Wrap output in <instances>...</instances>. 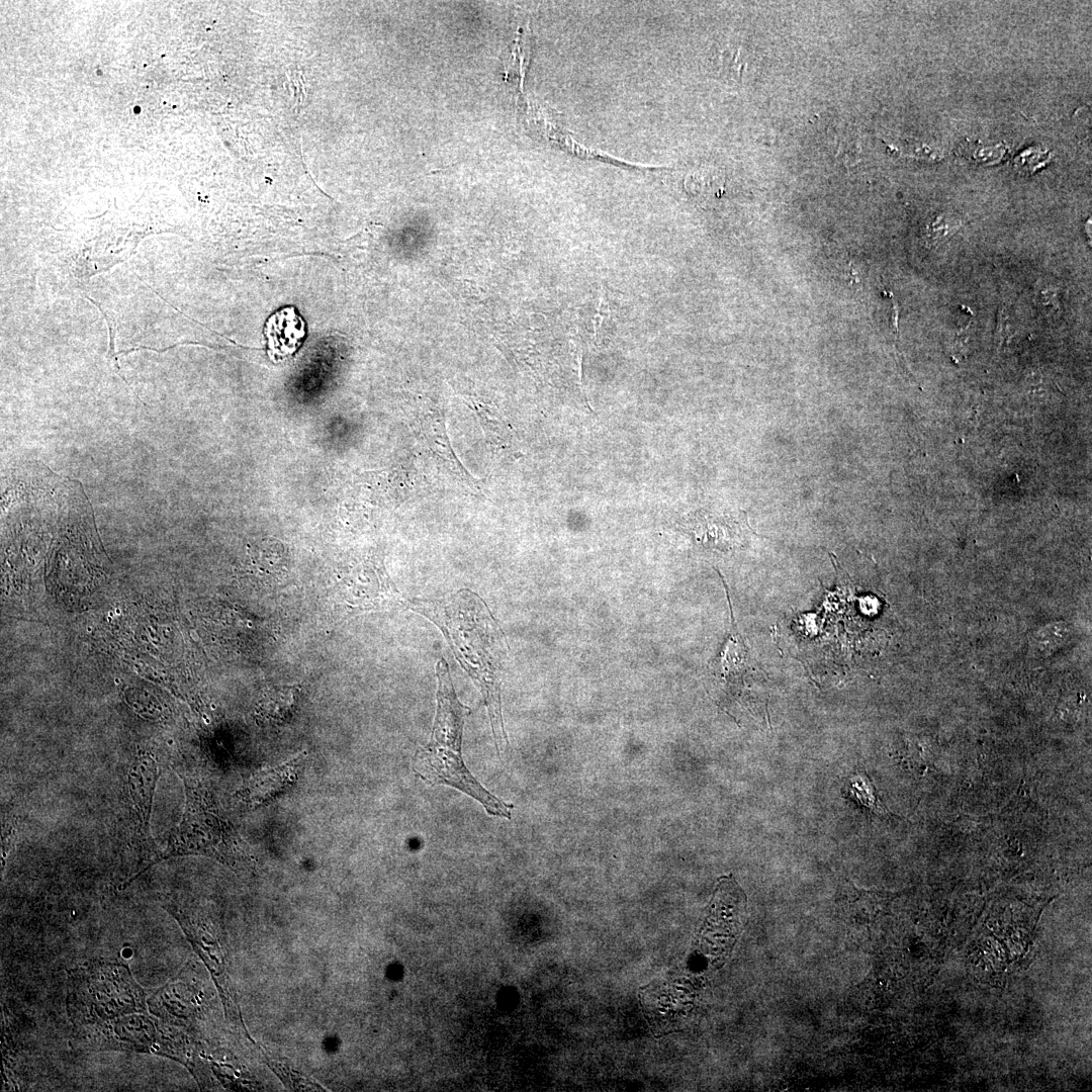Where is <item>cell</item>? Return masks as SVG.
Here are the masks:
<instances>
[{
	"label": "cell",
	"mask_w": 1092,
	"mask_h": 1092,
	"mask_svg": "<svg viewBox=\"0 0 1092 1092\" xmlns=\"http://www.w3.org/2000/svg\"><path fill=\"white\" fill-rule=\"evenodd\" d=\"M126 801L133 818L135 835L145 845H154L151 837V812L157 782L159 761L151 754H136L125 774Z\"/></svg>",
	"instance_id": "5b68a950"
},
{
	"label": "cell",
	"mask_w": 1092,
	"mask_h": 1092,
	"mask_svg": "<svg viewBox=\"0 0 1092 1092\" xmlns=\"http://www.w3.org/2000/svg\"><path fill=\"white\" fill-rule=\"evenodd\" d=\"M1058 289L1052 284H1039L1035 290L1037 304L1044 310H1056L1059 305Z\"/></svg>",
	"instance_id": "8fae6325"
},
{
	"label": "cell",
	"mask_w": 1092,
	"mask_h": 1092,
	"mask_svg": "<svg viewBox=\"0 0 1092 1092\" xmlns=\"http://www.w3.org/2000/svg\"><path fill=\"white\" fill-rule=\"evenodd\" d=\"M437 710L429 742L420 747L413 760L415 774L430 786L455 788L478 801L491 816L511 818L512 804L487 791L464 763L461 742L468 707L457 699L445 659L437 663Z\"/></svg>",
	"instance_id": "7a4b0ae2"
},
{
	"label": "cell",
	"mask_w": 1092,
	"mask_h": 1092,
	"mask_svg": "<svg viewBox=\"0 0 1092 1092\" xmlns=\"http://www.w3.org/2000/svg\"><path fill=\"white\" fill-rule=\"evenodd\" d=\"M744 908L745 895L734 879L721 878L698 937L704 954L716 960L726 956L739 931Z\"/></svg>",
	"instance_id": "277c9868"
},
{
	"label": "cell",
	"mask_w": 1092,
	"mask_h": 1092,
	"mask_svg": "<svg viewBox=\"0 0 1092 1092\" xmlns=\"http://www.w3.org/2000/svg\"><path fill=\"white\" fill-rule=\"evenodd\" d=\"M295 704V693L288 688L273 689L265 693L259 702L257 715L263 721L286 719Z\"/></svg>",
	"instance_id": "9c48e42d"
},
{
	"label": "cell",
	"mask_w": 1092,
	"mask_h": 1092,
	"mask_svg": "<svg viewBox=\"0 0 1092 1092\" xmlns=\"http://www.w3.org/2000/svg\"><path fill=\"white\" fill-rule=\"evenodd\" d=\"M186 787V805L180 823L169 833L166 849L152 864L175 855H218L224 845V828L211 802L193 787Z\"/></svg>",
	"instance_id": "3957f363"
},
{
	"label": "cell",
	"mask_w": 1092,
	"mask_h": 1092,
	"mask_svg": "<svg viewBox=\"0 0 1092 1092\" xmlns=\"http://www.w3.org/2000/svg\"><path fill=\"white\" fill-rule=\"evenodd\" d=\"M723 63V68L725 69L728 76L735 80L741 78V72L743 70L744 64L739 60V54L728 53Z\"/></svg>",
	"instance_id": "7c38bea8"
},
{
	"label": "cell",
	"mask_w": 1092,
	"mask_h": 1092,
	"mask_svg": "<svg viewBox=\"0 0 1092 1092\" xmlns=\"http://www.w3.org/2000/svg\"><path fill=\"white\" fill-rule=\"evenodd\" d=\"M414 610L444 633L460 664L482 694L498 753L509 745L504 728L499 681L502 630L480 598L462 589L444 601H418Z\"/></svg>",
	"instance_id": "6da1fadb"
},
{
	"label": "cell",
	"mask_w": 1092,
	"mask_h": 1092,
	"mask_svg": "<svg viewBox=\"0 0 1092 1092\" xmlns=\"http://www.w3.org/2000/svg\"><path fill=\"white\" fill-rule=\"evenodd\" d=\"M692 531L703 544L729 550L743 544L747 531L744 513L731 516L697 515L691 521Z\"/></svg>",
	"instance_id": "8992f818"
},
{
	"label": "cell",
	"mask_w": 1092,
	"mask_h": 1092,
	"mask_svg": "<svg viewBox=\"0 0 1092 1092\" xmlns=\"http://www.w3.org/2000/svg\"><path fill=\"white\" fill-rule=\"evenodd\" d=\"M1011 331L1012 325L1010 323L1008 314H1006L1005 312H1001L1000 317L998 318L997 326L998 338H1000V340H1007L1011 334Z\"/></svg>",
	"instance_id": "4fadbf2b"
},
{
	"label": "cell",
	"mask_w": 1092,
	"mask_h": 1092,
	"mask_svg": "<svg viewBox=\"0 0 1092 1092\" xmlns=\"http://www.w3.org/2000/svg\"><path fill=\"white\" fill-rule=\"evenodd\" d=\"M271 359L293 354L305 336V324L294 306H285L271 314L264 326Z\"/></svg>",
	"instance_id": "52a82bcc"
},
{
	"label": "cell",
	"mask_w": 1092,
	"mask_h": 1092,
	"mask_svg": "<svg viewBox=\"0 0 1092 1092\" xmlns=\"http://www.w3.org/2000/svg\"><path fill=\"white\" fill-rule=\"evenodd\" d=\"M860 774L855 775L849 780L850 793L857 799L859 803L867 806L872 810H880L882 806L877 801V796L872 788L870 781L866 780Z\"/></svg>",
	"instance_id": "30bf717a"
},
{
	"label": "cell",
	"mask_w": 1092,
	"mask_h": 1092,
	"mask_svg": "<svg viewBox=\"0 0 1092 1092\" xmlns=\"http://www.w3.org/2000/svg\"><path fill=\"white\" fill-rule=\"evenodd\" d=\"M299 763V757H296L279 766L255 774L241 790V798L254 806L273 800L293 783Z\"/></svg>",
	"instance_id": "ba28073f"
}]
</instances>
